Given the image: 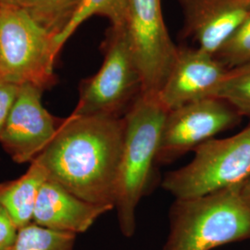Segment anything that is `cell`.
<instances>
[{"instance_id":"cell-22","label":"cell","mask_w":250,"mask_h":250,"mask_svg":"<svg viewBox=\"0 0 250 250\" xmlns=\"http://www.w3.org/2000/svg\"><path fill=\"white\" fill-rule=\"evenodd\" d=\"M25 0H0V7H19L21 8Z\"/></svg>"},{"instance_id":"cell-2","label":"cell","mask_w":250,"mask_h":250,"mask_svg":"<svg viewBox=\"0 0 250 250\" xmlns=\"http://www.w3.org/2000/svg\"><path fill=\"white\" fill-rule=\"evenodd\" d=\"M241 185L176 199L162 250H211L250 239V205L242 196Z\"/></svg>"},{"instance_id":"cell-17","label":"cell","mask_w":250,"mask_h":250,"mask_svg":"<svg viewBox=\"0 0 250 250\" xmlns=\"http://www.w3.org/2000/svg\"><path fill=\"white\" fill-rule=\"evenodd\" d=\"M216 98L228 102L242 117L250 118V62L229 70Z\"/></svg>"},{"instance_id":"cell-12","label":"cell","mask_w":250,"mask_h":250,"mask_svg":"<svg viewBox=\"0 0 250 250\" xmlns=\"http://www.w3.org/2000/svg\"><path fill=\"white\" fill-rule=\"evenodd\" d=\"M113 209L89 203L47 179L39 191L33 223L58 232H86L101 215Z\"/></svg>"},{"instance_id":"cell-6","label":"cell","mask_w":250,"mask_h":250,"mask_svg":"<svg viewBox=\"0 0 250 250\" xmlns=\"http://www.w3.org/2000/svg\"><path fill=\"white\" fill-rule=\"evenodd\" d=\"M99 72L81 83L77 116L123 118L142 94V79L125 26L110 27Z\"/></svg>"},{"instance_id":"cell-9","label":"cell","mask_w":250,"mask_h":250,"mask_svg":"<svg viewBox=\"0 0 250 250\" xmlns=\"http://www.w3.org/2000/svg\"><path fill=\"white\" fill-rule=\"evenodd\" d=\"M44 90L33 84L20 86L0 136V144L17 163L32 162L44 151L57 134L62 120L52 116L42 104Z\"/></svg>"},{"instance_id":"cell-7","label":"cell","mask_w":250,"mask_h":250,"mask_svg":"<svg viewBox=\"0 0 250 250\" xmlns=\"http://www.w3.org/2000/svg\"><path fill=\"white\" fill-rule=\"evenodd\" d=\"M125 30L142 79V94L159 95L176 60L161 0H129Z\"/></svg>"},{"instance_id":"cell-21","label":"cell","mask_w":250,"mask_h":250,"mask_svg":"<svg viewBox=\"0 0 250 250\" xmlns=\"http://www.w3.org/2000/svg\"><path fill=\"white\" fill-rule=\"evenodd\" d=\"M241 193L246 202L250 205V176L242 184Z\"/></svg>"},{"instance_id":"cell-1","label":"cell","mask_w":250,"mask_h":250,"mask_svg":"<svg viewBox=\"0 0 250 250\" xmlns=\"http://www.w3.org/2000/svg\"><path fill=\"white\" fill-rule=\"evenodd\" d=\"M124 139V117L71 114L35 160L76 197L114 208Z\"/></svg>"},{"instance_id":"cell-5","label":"cell","mask_w":250,"mask_h":250,"mask_svg":"<svg viewBox=\"0 0 250 250\" xmlns=\"http://www.w3.org/2000/svg\"><path fill=\"white\" fill-rule=\"evenodd\" d=\"M188 165L170 171L162 188L176 199L200 197L243 184L250 176V124L238 134L197 146Z\"/></svg>"},{"instance_id":"cell-15","label":"cell","mask_w":250,"mask_h":250,"mask_svg":"<svg viewBox=\"0 0 250 250\" xmlns=\"http://www.w3.org/2000/svg\"><path fill=\"white\" fill-rule=\"evenodd\" d=\"M129 0H83L80 9L72 21L59 36L54 39L58 52L82 23L92 16L99 15L107 18L112 28L125 26Z\"/></svg>"},{"instance_id":"cell-16","label":"cell","mask_w":250,"mask_h":250,"mask_svg":"<svg viewBox=\"0 0 250 250\" xmlns=\"http://www.w3.org/2000/svg\"><path fill=\"white\" fill-rule=\"evenodd\" d=\"M76 234L58 232L35 223L20 229L10 250H73Z\"/></svg>"},{"instance_id":"cell-10","label":"cell","mask_w":250,"mask_h":250,"mask_svg":"<svg viewBox=\"0 0 250 250\" xmlns=\"http://www.w3.org/2000/svg\"><path fill=\"white\" fill-rule=\"evenodd\" d=\"M229 72L213 55L198 47H178L176 60L158 99L169 111L189 103L216 98Z\"/></svg>"},{"instance_id":"cell-4","label":"cell","mask_w":250,"mask_h":250,"mask_svg":"<svg viewBox=\"0 0 250 250\" xmlns=\"http://www.w3.org/2000/svg\"><path fill=\"white\" fill-rule=\"evenodd\" d=\"M58 54L54 36L24 9L0 7V81L48 89Z\"/></svg>"},{"instance_id":"cell-20","label":"cell","mask_w":250,"mask_h":250,"mask_svg":"<svg viewBox=\"0 0 250 250\" xmlns=\"http://www.w3.org/2000/svg\"><path fill=\"white\" fill-rule=\"evenodd\" d=\"M19 229L7 209L0 204V250H10L16 241Z\"/></svg>"},{"instance_id":"cell-23","label":"cell","mask_w":250,"mask_h":250,"mask_svg":"<svg viewBox=\"0 0 250 250\" xmlns=\"http://www.w3.org/2000/svg\"><path fill=\"white\" fill-rule=\"evenodd\" d=\"M242 2H243V4L245 5L247 9L250 12V0H242Z\"/></svg>"},{"instance_id":"cell-8","label":"cell","mask_w":250,"mask_h":250,"mask_svg":"<svg viewBox=\"0 0 250 250\" xmlns=\"http://www.w3.org/2000/svg\"><path fill=\"white\" fill-rule=\"evenodd\" d=\"M240 113L219 98L201 99L167 111L157 163L167 164L241 122Z\"/></svg>"},{"instance_id":"cell-13","label":"cell","mask_w":250,"mask_h":250,"mask_svg":"<svg viewBox=\"0 0 250 250\" xmlns=\"http://www.w3.org/2000/svg\"><path fill=\"white\" fill-rule=\"evenodd\" d=\"M30 164L20 178L0 184V204L7 209L19 230L33 223L39 191L48 179L38 161L35 160Z\"/></svg>"},{"instance_id":"cell-3","label":"cell","mask_w":250,"mask_h":250,"mask_svg":"<svg viewBox=\"0 0 250 250\" xmlns=\"http://www.w3.org/2000/svg\"><path fill=\"white\" fill-rule=\"evenodd\" d=\"M166 114L157 96L141 94L124 116L125 139L114 208L126 237H132L136 230V208L150 185Z\"/></svg>"},{"instance_id":"cell-11","label":"cell","mask_w":250,"mask_h":250,"mask_svg":"<svg viewBox=\"0 0 250 250\" xmlns=\"http://www.w3.org/2000/svg\"><path fill=\"white\" fill-rule=\"evenodd\" d=\"M184 32L197 47L215 56L250 12L242 0H179Z\"/></svg>"},{"instance_id":"cell-19","label":"cell","mask_w":250,"mask_h":250,"mask_svg":"<svg viewBox=\"0 0 250 250\" xmlns=\"http://www.w3.org/2000/svg\"><path fill=\"white\" fill-rule=\"evenodd\" d=\"M19 90L20 86L17 84L0 81V136L18 96Z\"/></svg>"},{"instance_id":"cell-14","label":"cell","mask_w":250,"mask_h":250,"mask_svg":"<svg viewBox=\"0 0 250 250\" xmlns=\"http://www.w3.org/2000/svg\"><path fill=\"white\" fill-rule=\"evenodd\" d=\"M83 2V0H25L21 8L55 39L69 25Z\"/></svg>"},{"instance_id":"cell-18","label":"cell","mask_w":250,"mask_h":250,"mask_svg":"<svg viewBox=\"0 0 250 250\" xmlns=\"http://www.w3.org/2000/svg\"><path fill=\"white\" fill-rule=\"evenodd\" d=\"M214 57L228 70L250 62V13Z\"/></svg>"}]
</instances>
